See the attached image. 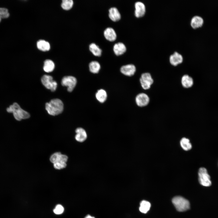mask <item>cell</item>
I'll return each instance as SVG.
<instances>
[{
	"mask_svg": "<svg viewBox=\"0 0 218 218\" xmlns=\"http://www.w3.org/2000/svg\"><path fill=\"white\" fill-rule=\"evenodd\" d=\"M45 109L49 114L55 116L61 114L63 110V104L58 99H54L46 103Z\"/></svg>",
	"mask_w": 218,
	"mask_h": 218,
	"instance_id": "obj_1",
	"label": "cell"
},
{
	"mask_svg": "<svg viewBox=\"0 0 218 218\" xmlns=\"http://www.w3.org/2000/svg\"><path fill=\"white\" fill-rule=\"evenodd\" d=\"M8 112L12 113L15 118L20 121L22 119H26L30 117L29 114L22 109L17 103H14L6 109Z\"/></svg>",
	"mask_w": 218,
	"mask_h": 218,
	"instance_id": "obj_2",
	"label": "cell"
},
{
	"mask_svg": "<svg viewBox=\"0 0 218 218\" xmlns=\"http://www.w3.org/2000/svg\"><path fill=\"white\" fill-rule=\"evenodd\" d=\"M172 202L177 210L179 212L186 211L190 208L189 201L180 196L173 197L172 200Z\"/></svg>",
	"mask_w": 218,
	"mask_h": 218,
	"instance_id": "obj_3",
	"label": "cell"
},
{
	"mask_svg": "<svg viewBox=\"0 0 218 218\" xmlns=\"http://www.w3.org/2000/svg\"><path fill=\"white\" fill-rule=\"evenodd\" d=\"M198 180L200 184L205 187L210 186L211 184L210 177L206 168H200L198 172Z\"/></svg>",
	"mask_w": 218,
	"mask_h": 218,
	"instance_id": "obj_4",
	"label": "cell"
},
{
	"mask_svg": "<svg viewBox=\"0 0 218 218\" xmlns=\"http://www.w3.org/2000/svg\"><path fill=\"white\" fill-rule=\"evenodd\" d=\"M41 81L46 88L52 91H54L56 89L57 83L54 81L51 76L47 75H44L41 78Z\"/></svg>",
	"mask_w": 218,
	"mask_h": 218,
	"instance_id": "obj_5",
	"label": "cell"
},
{
	"mask_svg": "<svg viewBox=\"0 0 218 218\" xmlns=\"http://www.w3.org/2000/svg\"><path fill=\"white\" fill-rule=\"evenodd\" d=\"M140 81L141 87L144 90L150 89L154 82V80L150 74L147 72L141 74Z\"/></svg>",
	"mask_w": 218,
	"mask_h": 218,
	"instance_id": "obj_6",
	"label": "cell"
},
{
	"mask_svg": "<svg viewBox=\"0 0 218 218\" xmlns=\"http://www.w3.org/2000/svg\"><path fill=\"white\" fill-rule=\"evenodd\" d=\"M77 81L75 78L72 76H66L64 77L61 81V84L63 86L67 87V90L71 92L75 88Z\"/></svg>",
	"mask_w": 218,
	"mask_h": 218,
	"instance_id": "obj_7",
	"label": "cell"
},
{
	"mask_svg": "<svg viewBox=\"0 0 218 218\" xmlns=\"http://www.w3.org/2000/svg\"><path fill=\"white\" fill-rule=\"evenodd\" d=\"M135 101L137 104L138 106L143 107L148 104L150 102V98L146 94L141 93L136 96Z\"/></svg>",
	"mask_w": 218,
	"mask_h": 218,
	"instance_id": "obj_8",
	"label": "cell"
},
{
	"mask_svg": "<svg viewBox=\"0 0 218 218\" xmlns=\"http://www.w3.org/2000/svg\"><path fill=\"white\" fill-rule=\"evenodd\" d=\"M134 15L137 18H140L145 15L146 7L145 5L141 2H137L134 4Z\"/></svg>",
	"mask_w": 218,
	"mask_h": 218,
	"instance_id": "obj_9",
	"label": "cell"
},
{
	"mask_svg": "<svg viewBox=\"0 0 218 218\" xmlns=\"http://www.w3.org/2000/svg\"><path fill=\"white\" fill-rule=\"evenodd\" d=\"M120 71L123 74L126 76H131L135 74L136 71V68L133 64H128L122 66L121 68Z\"/></svg>",
	"mask_w": 218,
	"mask_h": 218,
	"instance_id": "obj_10",
	"label": "cell"
},
{
	"mask_svg": "<svg viewBox=\"0 0 218 218\" xmlns=\"http://www.w3.org/2000/svg\"><path fill=\"white\" fill-rule=\"evenodd\" d=\"M169 60L171 65L176 66L182 62L183 58L182 55L177 52H175L170 55Z\"/></svg>",
	"mask_w": 218,
	"mask_h": 218,
	"instance_id": "obj_11",
	"label": "cell"
},
{
	"mask_svg": "<svg viewBox=\"0 0 218 218\" xmlns=\"http://www.w3.org/2000/svg\"><path fill=\"white\" fill-rule=\"evenodd\" d=\"M105 38L110 41H113L117 38V34L114 29L111 27L107 28L104 32Z\"/></svg>",
	"mask_w": 218,
	"mask_h": 218,
	"instance_id": "obj_12",
	"label": "cell"
},
{
	"mask_svg": "<svg viewBox=\"0 0 218 218\" xmlns=\"http://www.w3.org/2000/svg\"><path fill=\"white\" fill-rule=\"evenodd\" d=\"M76 134L75 139L78 141L82 142L87 139V134L84 129L81 127L77 128L75 130Z\"/></svg>",
	"mask_w": 218,
	"mask_h": 218,
	"instance_id": "obj_13",
	"label": "cell"
},
{
	"mask_svg": "<svg viewBox=\"0 0 218 218\" xmlns=\"http://www.w3.org/2000/svg\"><path fill=\"white\" fill-rule=\"evenodd\" d=\"M108 16L109 18L114 22L119 21L121 17L119 12L115 7H111L109 9Z\"/></svg>",
	"mask_w": 218,
	"mask_h": 218,
	"instance_id": "obj_14",
	"label": "cell"
},
{
	"mask_svg": "<svg viewBox=\"0 0 218 218\" xmlns=\"http://www.w3.org/2000/svg\"><path fill=\"white\" fill-rule=\"evenodd\" d=\"M126 47L125 45L121 42L115 43L113 46V50L114 54L117 56L124 54L126 51Z\"/></svg>",
	"mask_w": 218,
	"mask_h": 218,
	"instance_id": "obj_15",
	"label": "cell"
},
{
	"mask_svg": "<svg viewBox=\"0 0 218 218\" xmlns=\"http://www.w3.org/2000/svg\"><path fill=\"white\" fill-rule=\"evenodd\" d=\"M181 83L182 86L185 88L191 87L193 84V78L188 75H183L181 78Z\"/></svg>",
	"mask_w": 218,
	"mask_h": 218,
	"instance_id": "obj_16",
	"label": "cell"
},
{
	"mask_svg": "<svg viewBox=\"0 0 218 218\" xmlns=\"http://www.w3.org/2000/svg\"><path fill=\"white\" fill-rule=\"evenodd\" d=\"M203 22V19L198 16H194L192 18L190 25L193 28H196L201 27Z\"/></svg>",
	"mask_w": 218,
	"mask_h": 218,
	"instance_id": "obj_17",
	"label": "cell"
},
{
	"mask_svg": "<svg viewBox=\"0 0 218 218\" xmlns=\"http://www.w3.org/2000/svg\"><path fill=\"white\" fill-rule=\"evenodd\" d=\"M90 51L95 56L100 57L102 54V51L99 46L94 43L91 44L89 46Z\"/></svg>",
	"mask_w": 218,
	"mask_h": 218,
	"instance_id": "obj_18",
	"label": "cell"
},
{
	"mask_svg": "<svg viewBox=\"0 0 218 218\" xmlns=\"http://www.w3.org/2000/svg\"><path fill=\"white\" fill-rule=\"evenodd\" d=\"M107 96L106 91L103 89L98 90L95 94L97 99L101 103L104 102L106 100Z\"/></svg>",
	"mask_w": 218,
	"mask_h": 218,
	"instance_id": "obj_19",
	"label": "cell"
},
{
	"mask_svg": "<svg viewBox=\"0 0 218 218\" xmlns=\"http://www.w3.org/2000/svg\"><path fill=\"white\" fill-rule=\"evenodd\" d=\"M180 144L183 149L186 151L190 150L192 147V145L190 140L185 137L181 139L180 141Z\"/></svg>",
	"mask_w": 218,
	"mask_h": 218,
	"instance_id": "obj_20",
	"label": "cell"
},
{
	"mask_svg": "<svg viewBox=\"0 0 218 218\" xmlns=\"http://www.w3.org/2000/svg\"><path fill=\"white\" fill-rule=\"evenodd\" d=\"M55 65L53 62L50 60H46L43 66L44 71L48 73L52 72L54 68Z\"/></svg>",
	"mask_w": 218,
	"mask_h": 218,
	"instance_id": "obj_21",
	"label": "cell"
},
{
	"mask_svg": "<svg viewBox=\"0 0 218 218\" xmlns=\"http://www.w3.org/2000/svg\"><path fill=\"white\" fill-rule=\"evenodd\" d=\"M89 66L90 71L94 74L98 73L101 68L100 64L96 61H91L90 63Z\"/></svg>",
	"mask_w": 218,
	"mask_h": 218,
	"instance_id": "obj_22",
	"label": "cell"
},
{
	"mask_svg": "<svg viewBox=\"0 0 218 218\" xmlns=\"http://www.w3.org/2000/svg\"><path fill=\"white\" fill-rule=\"evenodd\" d=\"M37 47L38 49L43 51H48L50 49L49 43L43 40H40L38 41Z\"/></svg>",
	"mask_w": 218,
	"mask_h": 218,
	"instance_id": "obj_23",
	"label": "cell"
},
{
	"mask_svg": "<svg viewBox=\"0 0 218 218\" xmlns=\"http://www.w3.org/2000/svg\"><path fill=\"white\" fill-rule=\"evenodd\" d=\"M151 204L150 203L146 200H142L140 204L139 210L141 213H146L150 210Z\"/></svg>",
	"mask_w": 218,
	"mask_h": 218,
	"instance_id": "obj_24",
	"label": "cell"
},
{
	"mask_svg": "<svg viewBox=\"0 0 218 218\" xmlns=\"http://www.w3.org/2000/svg\"><path fill=\"white\" fill-rule=\"evenodd\" d=\"M73 2L72 0H63L62 1L61 6L64 10H68L72 7Z\"/></svg>",
	"mask_w": 218,
	"mask_h": 218,
	"instance_id": "obj_25",
	"label": "cell"
},
{
	"mask_svg": "<svg viewBox=\"0 0 218 218\" xmlns=\"http://www.w3.org/2000/svg\"><path fill=\"white\" fill-rule=\"evenodd\" d=\"M8 9L5 8H0V17L2 18H6L9 16Z\"/></svg>",
	"mask_w": 218,
	"mask_h": 218,
	"instance_id": "obj_26",
	"label": "cell"
},
{
	"mask_svg": "<svg viewBox=\"0 0 218 218\" xmlns=\"http://www.w3.org/2000/svg\"><path fill=\"white\" fill-rule=\"evenodd\" d=\"M66 163L59 161L53 164L54 168L57 170H61L66 167Z\"/></svg>",
	"mask_w": 218,
	"mask_h": 218,
	"instance_id": "obj_27",
	"label": "cell"
},
{
	"mask_svg": "<svg viewBox=\"0 0 218 218\" xmlns=\"http://www.w3.org/2000/svg\"><path fill=\"white\" fill-rule=\"evenodd\" d=\"M61 153L59 152H55L51 156L50 160L51 162L54 164L58 161Z\"/></svg>",
	"mask_w": 218,
	"mask_h": 218,
	"instance_id": "obj_28",
	"label": "cell"
},
{
	"mask_svg": "<svg viewBox=\"0 0 218 218\" xmlns=\"http://www.w3.org/2000/svg\"><path fill=\"white\" fill-rule=\"evenodd\" d=\"M64 211L63 207L60 204L57 205L53 210L54 212L56 214H60L63 212Z\"/></svg>",
	"mask_w": 218,
	"mask_h": 218,
	"instance_id": "obj_29",
	"label": "cell"
},
{
	"mask_svg": "<svg viewBox=\"0 0 218 218\" xmlns=\"http://www.w3.org/2000/svg\"><path fill=\"white\" fill-rule=\"evenodd\" d=\"M85 218H94V217L91 216L90 215H87Z\"/></svg>",
	"mask_w": 218,
	"mask_h": 218,
	"instance_id": "obj_30",
	"label": "cell"
},
{
	"mask_svg": "<svg viewBox=\"0 0 218 218\" xmlns=\"http://www.w3.org/2000/svg\"><path fill=\"white\" fill-rule=\"evenodd\" d=\"M1 19H2V18H1V17H0V22L1 21Z\"/></svg>",
	"mask_w": 218,
	"mask_h": 218,
	"instance_id": "obj_31",
	"label": "cell"
}]
</instances>
